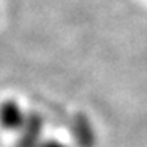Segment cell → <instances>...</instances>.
<instances>
[{
    "mask_svg": "<svg viewBox=\"0 0 147 147\" xmlns=\"http://www.w3.org/2000/svg\"><path fill=\"white\" fill-rule=\"evenodd\" d=\"M44 131V119L39 113L34 111H25L22 119L19 121L14 131L17 139L14 147H39L42 139Z\"/></svg>",
    "mask_w": 147,
    "mask_h": 147,
    "instance_id": "cell-1",
    "label": "cell"
},
{
    "mask_svg": "<svg viewBox=\"0 0 147 147\" xmlns=\"http://www.w3.org/2000/svg\"><path fill=\"white\" fill-rule=\"evenodd\" d=\"M80 125H82V128H80V133H75L77 139H78L80 142V147H92L94 144V131L92 128H91L89 122L88 121H80Z\"/></svg>",
    "mask_w": 147,
    "mask_h": 147,
    "instance_id": "cell-2",
    "label": "cell"
},
{
    "mask_svg": "<svg viewBox=\"0 0 147 147\" xmlns=\"http://www.w3.org/2000/svg\"><path fill=\"white\" fill-rule=\"evenodd\" d=\"M39 147H67L64 142L58 141V139H44L39 144Z\"/></svg>",
    "mask_w": 147,
    "mask_h": 147,
    "instance_id": "cell-3",
    "label": "cell"
}]
</instances>
